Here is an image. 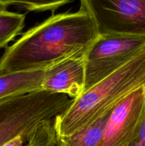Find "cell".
Wrapping results in <instances>:
<instances>
[{"label": "cell", "instance_id": "4", "mask_svg": "<svg viewBox=\"0 0 145 146\" xmlns=\"http://www.w3.org/2000/svg\"><path fill=\"white\" fill-rule=\"evenodd\" d=\"M144 48L145 36L98 34L85 53L84 92L119 69Z\"/></svg>", "mask_w": 145, "mask_h": 146}, {"label": "cell", "instance_id": "9", "mask_svg": "<svg viewBox=\"0 0 145 146\" xmlns=\"http://www.w3.org/2000/svg\"><path fill=\"white\" fill-rule=\"evenodd\" d=\"M112 111L69 136L58 137V146H98Z\"/></svg>", "mask_w": 145, "mask_h": 146}, {"label": "cell", "instance_id": "6", "mask_svg": "<svg viewBox=\"0 0 145 146\" xmlns=\"http://www.w3.org/2000/svg\"><path fill=\"white\" fill-rule=\"evenodd\" d=\"M145 114V87L129 94L111 113L98 146H130Z\"/></svg>", "mask_w": 145, "mask_h": 146}, {"label": "cell", "instance_id": "3", "mask_svg": "<svg viewBox=\"0 0 145 146\" xmlns=\"http://www.w3.org/2000/svg\"><path fill=\"white\" fill-rule=\"evenodd\" d=\"M73 99L65 94L40 90L0 101V146L18 136L30 141L40 128L54 122Z\"/></svg>", "mask_w": 145, "mask_h": 146}, {"label": "cell", "instance_id": "5", "mask_svg": "<svg viewBox=\"0 0 145 146\" xmlns=\"http://www.w3.org/2000/svg\"><path fill=\"white\" fill-rule=\"evenodd\" d=\"M100 34L145 36V0H80Z\"/></svg>", "mask_w": 145, "mask_h": 146}, {"label": "cell", "instance_id": "7", "mask_svg": "<svg viewBox=\"0 0 145 146\" xmlns=\"http://www.w3.org/2000/svg\"><path fill=\"white\" fill-rule=\"evenodd\" d=\"M85 83L84 54L66 58L45 69L42 90L65 94L75 99L83 94Z\"/></svg>", "mask_w": 145, "mask_h": 146}, {"label": "cell", "instance_id": "10", "mask_svg": "<svg viewBox=\"0 0 145 146\" xmlns=\"http://www.w3.org/2000/svg\"><path fill=\"white\" fill-rule=\"evenodd\" d=\"M26 15L0 9V48H4L21 33Z\"/></svg>", "mask_w": 145, "mask_h": 146}, {"label": "cell", "instance_id": "2", "mask_svg": "<svg viewBox=\"0 0 145 146\" xmlns=\"http://www.w3.org/2000/svg\"><path fill=\"white\" fill-rule=\"evenodd\" d=\"M145 87V48L131 61L97 83L55 118L57 137H67L112 111L129 94Z\"/></svg>", "mask_w": 145, "mask_h": 146}, {"label": "cell", "instance_id": "11", "mask_svg": "<svg viewBox=\"0 0 145 146\" xmlns=\"http://www.w3.org/2000/svg\"><path fill=\"white\" fill-rule=\"evenodd\" d=\"M74 0H0V9L16 6L30 11H45L58 9Z\"/></svg>", "mask_w": 145, "mask_h": 146}, {"label": "cell", "instance_id": "8", "mask_svg": "<svg viewBox=\"0 0 145 146\" xmlns=\"http://www.w3.org/2000/svg\"><path fill=\"white\" fill-rule=\"evenodd\" d=\"M45 70L0 74V101L42 90Z\"/></svg>", "mask_w": 145, "mask_h": 146}, {"label": "cell", "instance_id": "12", "mask_svg": "<svg viewBox=\"0 0 145 146\" xmlns=\"http://www.w3.org/2000/svg\"><path fill=\"white\" fill-rule=\"evenodd\" d=\"M130 146H145V114L137 135Z\"/></svg>", "mask_w": 145, "mask_h": 146}, {"label": "cell", "instance_id": "13", "mask_svg": "<svg viewBox=\"0 0 145 146\" xmlns=\"http://www.w3.org/2000/svg\"><path fill=\"white\" fill-rule=\"evenodd\" d=\"M3 146H28L27 140L24 136H18Z\"/></svg>", "mask_w": 145, "mask_h": 146}, {"label": "cell", "instance_id": "1", "mask_svg": "<svg viewBox=\"0 0 145 146\" xmlns=\"http://www.w3.org/2000/svg\"><path fill=\"white\" fill-rule=\"evenodd\" d=\"M98 34L95 22L82 9L53 14L24 33L6 49L0 58V74L45 70L82 55Z\"/></svg>", "mask_w": 145, "mask_h": 146}]
</instances>
